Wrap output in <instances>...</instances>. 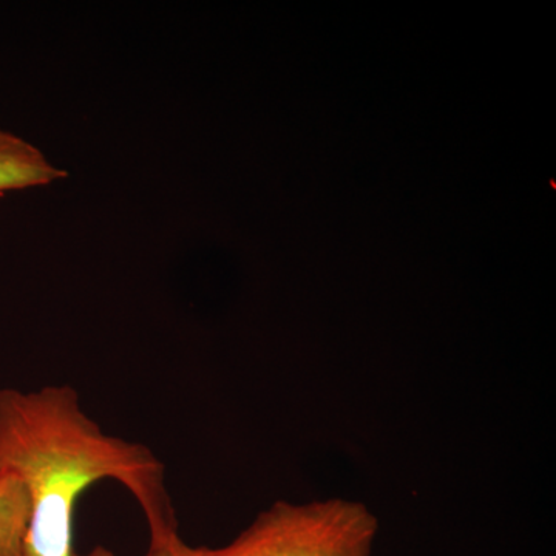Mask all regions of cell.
Here are the masks:
<instances>
[{
  "label": "cell",
  "mask_w": 556,
  "mask_h": 556,
  "mask_svg": "<svg viewBox=\"0 0 556 556\" xmlns=\"http://www.w3.org/2000/svg\"><path fill=\"white\" fill-rule=\"evenodd\" d=\"M0 473L20 479L28 495L24 556H75L76 503L104 479L135 497L150 544L179 536L164 464L146 445L105 433L70 386L0 390Z\"/></svg>",
  "instance_id": "6da1fadb"
},
{
  "label": "cell",
  "mask_w": 556,
  "mask_h": 556,
  "mask_svg": "<svg viewBox=\"0 0 556 556\" xmlns=\"http://www.w3.org/2000/svg\"><path fill=\"white\" fill-rule=\"evenodd\" d=\"M379 518L346 497L276 501L219 547L186 546L185 556H372Z\"/></svg>",
  "instance_id": "7a4b0ae2"
},
{
  "label": "cell",
  "mask_w": 556,
  "mask_h": 556,
  "mask_svg": "<svg viewBox=\"0 0 556 556\" xmlns=\"http://www.w3.org/2000/svg\"><path fill=\"white\" fill-rule=\"evenodd\" d=\"M30 521V503L24 485L10 473H0V556H24Z\"/></svg>",
  "instance_id": "277c9868"
},
{
  "label": "cell",
  "mask_w": 556,
  "mask_h": 556,
  "mask_svg": "<svg viewBox=\"0 0 556 556\" xmlns=\"http://www.w3.org/2000/svg\"><path fill=\"white\" fill-rule=\"evenodd\" d=\"M68 174L53 166L27 139L0 129V192L46 186Z\"/></svg>",
  "instance_id": "3957f363"
},
{
  "label": "cell",
  "mask_w": 556,
  "mask_h": 556,
  "mask_svg": "<svg viewBox=\"0 0 556 556\" xmlns=\"http://www.w3.org/2000/svg\"><path fill=\"white\" fill-rule=\"evenodd\" d=\"M186 546L188 544L181 540V536L175 538L169 543L150 544L146 556H185ZM75 556H116L109 548L97 546L91 548L87 554H75Z\"/></svg>",
  "instance_id": "5b68a950"
}]
</instances>
